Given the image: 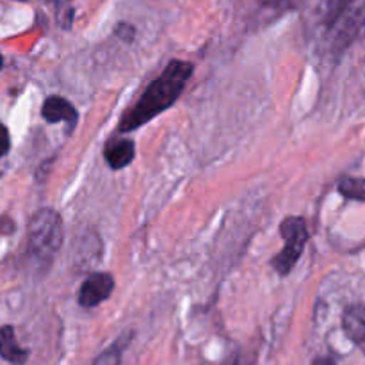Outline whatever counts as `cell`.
Returning <instances> with one entry per match:
<instances>
[{"mask_svg":"<svg viewBox=\"0 0 365 365\" xmlns=\"http://www.w3.org/2000/svg\"><path fill=\"white\" fill-rule=\"evenodd\" d=\"M365 25V0H310L307 29L324 56H341Z\"/></svg>","mask_w":365,"mask_h":365,"instance_id":"obj_1","label":"cell"},{"mask_svg":"<svg viewBox=\"0 0 365 365\" xmlns=\"http://www.w3.org/2000/svg\"><path fill=\"white\" fill-rule=\"evenodd\" d=\"M192 75V64L185 61H171L166 70L146 88L134 107L121 118L120 130L130 132L143 127L168 107L173 106L180 96L185 82Z\"/></svg>","mask_w":365,"mask_h":365,"instance_id":"obj_2","label":"cell"},{"mask_svg":"<svg viewBox=\"0 0 365 365\" xmlns=\"http://www.w3.org/2000/svg\"><path fill=\"white\" fill-rule=\"evenodd\" d=\"M63 245V221L52 209H43L32 216L29 225V248L43 264H50Z\"/></svg>","mask_w":365,"mask_h":365,"instance_id":"obj_3","label":"cell"},{"mask_svg":"<svg viewBox=\"0 0 365 365\" xmlns=\"http://www.w3.org/2000/svg\"><path fill=\"white\" fill-rule=\"evenodd\" d=\"M280 234L285 246L273 259V267L278 274H289L302 257L309 241V230L303 217H285L280 225Z\"/></svg>","mask_w":365,"mask_h":365,"instance_id":"obj_4","label":"cell"},{"mask_svg":"<svg viewBox=\"0 0 365 365\" xmlns=\"http://www.w3.org/2000/svg\"><path fill=\"white\" fill-rule=\"evenodd\" d=\"M114 289V278L109 273H93L89 274L88 280L82 284L78 291V303L84 309L100 305L110 296Z\"/></svg>","mask_w":365,"mask_h":365,"instance_id":"obj_5","label":"cell"},{"mask_svg":"<svg viewBox=\"0 0 365 365\" xmlns=\"http://www.w3.org/2000/svg\"><path fill=\"white\" fill-rule=\"evenodd\" d=\"M342 328L349 341L365 355V303H355L344 310Z\"/></svg>","mask_w":365,"mask_h":365,"instance_id":"obj_6","label":"cell"},{"mask_svg":"<svg viewBox=\"0 0 365 365\" xmlns=\"http://www.w3.org/2000/svg\"><path fill=\"white\" fill-rule=\"evenodd\" d=\"M106 155L107 164L113 170H121V168L128 166L135 155V146L134 143L128 139H110L106 146Z\"/></svg>","mask_w":365,"mask_h":365,"instance_id":"obj_7","label":"cell"},{"mask_svg":"<svg viewBox=\"0 0 365 365\" xmlns=\"http://www.w3.org/2000/svg\"><path fill=\"white\" fill-rule=\"evenodd\" d=\"M43 118L48 123H59V121H68L73 125L77 121V110L71 106L68 100L61 98V96H50L45 103H43Z\"/></svg>","mask_w":365,"mask_h":365,"instance_id":"obj_8","label":"cell"},{"mask_svg":"<svg viewBox=\"0 0 365 365\" xmlns=\"http://www.w3.org/2000/svg\"><path fill=\"white\" fill-rule=\"evenodd\" d=\"M0 356L14 365H21L27 362L29 351L27 349L20 348L16 337H14L13 327L0 328Z\"/></svg>","mask_w":365,"mask_h":365,"instance_id":"obj_9","label":"cell"},{"mask_svg":"<svg viewBox=\"0 0 365 365\" xmlns=\"http://www.w3.org/2000/svg\"><path fill=\"white\" fill-rule=\"evenodd\" d=\"M339 192L349 200H359L365 203V178L344 177L339 182Z\"/></svg>","mask_w":365,"mask_h":365,"instance_id":"obj_10","label":"cell"},{"mask_svg":"<svg viewBox=\"0 0 365 365\" xmlns=\"http://www.w3.org/2000/svg\"><path fill=\"white\" fill-rule=\"evenodd\" d=\"M127 342L128 337H121V341H118L116 344L110 346L109 349H106V351L95 360L93 365H120L121 351H123V346H127Z\"/></svg>","mask_w":365,"mask_h":365,"instance_id":"obj_11","label":"cell"},{"mask_svg":"<svg viewBox=\"0 0 365 365\" xmlns=\"http://www.w3.org/2000/svg\"><path fill=\"white\" fill-rule=\"evenodd\" d=\"M11 148V139H9V132H7L6 125L0 123V157L6 155Z\"/></svg>","mask_w":365,"mask_h":365,"instance_id":"obj_12","label":"cell"},{"mask_svg":"<svg viewBox=\"0 0 365 365\" xmlns=\"http://www.w3.org/2000/svg\"><path fill=\"white\" fill-rule=\"evenodd\" d=\"M314 365H335L330 359H319Z\"/></svg>","mask_w":365,"mask_h":365,"instance_id":"obj_13","label":"cell"},{"mask_svg":"<svg viewBox=\"0 0 365 365\" xmlns=\"http://www.w3.org/2000/svg\"><path fill=\"white\" fill-rule=\"evenodd\" d=\"M2 63H4V61H2V56H0V68H2Z\"/></svg>","mask_w":365,"mask_h":365,"instance_id":"obj_14","label":"cell"}]
</instances>
